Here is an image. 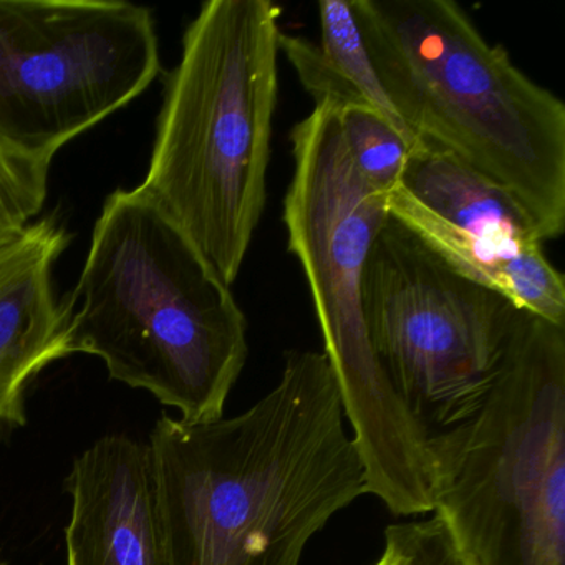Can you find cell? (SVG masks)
Instances as JSON below:
<instances>
[{
	"label": "cell",
	"mask_w": 565,
	"mask_h": 565,
	"mask_svg": "<svg viewBox=\"0 0 565 565\" xmlns=\"http://www.w3.org/2000/svg\"><path fill=\"white\" fill-rule=\"evenodd\" d=\"M147 446L168 565H299L307 542L366 494L322 352H287L279 383L234 418L164 415Z\"/></svg>",
	"instance_id": "cell-1"
},
{
	"label": "cell",
	"mask_w": 565,
	"mask_h": 565,
	"mask_svg": "<svg viewBox=\"0 0 565 565\" xmlns=\"http://www.w3.org/2000/svg\"><path fill=\"white\" fill-rule=\"evenodd\" d=\"M67 352L104 360L191 425L224 418L249 355L246 313L186 236L135 191L107 198L71 297Z\"/></svg>",
	"instance_id": "cell-2"
},
{
	"label": "cell",
	"mask_w": 565,
	"mask_h": 565,
	"mask_svg": "<svg viewBox=\"0 0 565 565\" xmlns=\"http://www.w3.org/2000/svg\"><path fill=\"white\" fill-rule=\"evenodd\" d=\"M279 18L270 0L201 6L167 77L147 178L134 190L230 287L266 207Z\"/></svg>",
	"instance_id": "cell-3"
},
{
	"label": "cell",
	"mask_w": 565,
	"mask_h": 565,
	"mask_svg": "<svg viewBox=\"0 0 565 565\" xmlns=\"http://www.w3.org/2000/svg\"><path fill=\"white\" fill-rule=\"evenodd\" d=\"M380 81L422 143L494 184L542 243L565 231V105L452 0H353Z\"/></svg>",
	"instance_id": "cell-4"
},
{
	"label": "cell",
	"mask_w": 565,
	"mask_h": 565,
	"mask_svg": "<svg viewBox=\"0 0 565 565\" xmlns=\"http://www.w3.org/2000/svg\"><path fill=\"white\" fill-rule=\"evenodd\" d=\"M294 171L284 196L289 253L299 260L365 471L366 494L395 515L435 511L433 433L409 412L380 365L363 313V276L388 194L353 164L339 107L317 102L290 130Z\"/></svg>",
	"instance_id": "cell-5"
},
{
	"label": "cell",
	"mask_w": 565,
	"mask_h": 565,
	"mask_svg": "<svg viewBox=\"0 0 565 565\" xmlns=\"http://www.w3.org/2000/svg\"><path fill=\"white\" fill-rule=\"evenodd\" d=\"M431 448L469 564L565 565V326L525 312L481 408Z\"/></svg>",
	"instance_id": "cell-6"
},
{
	"label": "cell",
	"mask_w": 565,
	"mask_h": 565,
	"mask_svg": "<svg viewBox=\"0 0 565 565\" xmlns=\"http://www.w3.org/2000/svg\"><path fill=\"white\" fill-rule=\"evenodd\" d=\"M363 313L390 382L436 433L481 408L525 312L388 217L366 259Z\"/></svg>",
	"instance_id": "cell-7"
},
{
	"label": "cell",
	"mask_w": 565,
	"mask_h": 565,
	"mask_svg": "<svg viewBox=\"0 0 565 565\" xmlns=\"http://www.w3.org/2000/svg\"><path fill=\"white\" fill-rule=\"evenodd\" d=\"M150 9L121 0H0V148L51 168L160 74Z\"/></svg>",
	"instance_id": "cell-8"
},
{
	"label": "cell",
	"mask_w": 565,
	"mask_h": 565,
	"mask_svg": "<svg viewBox=\"0 0 565 565\" xmlns=\"http://www.w3.org/2000/svg\"><path fill=\"white\" fill-rule=\"evenodd\" d=\"M390 217L462 276L565 326V279L524 211L471 168L423 143L409 154Z\"/></svg>",
	"instance_id": "cell-9"
},
{
	"label": "cell",
	"mask_w": 565,
	"mask_h": 565,
	"mask_svg": "<svg viewBox=\"0 0 565 565\" xmlns=\"http://www.w3.org/2000/svg\"><path fill=\"white\" fill-rule=\"evenodd\" d=\"M67 565H168L148 446L98 439L67 479Z\"/></svg>",
	"instance_id": "cell-10"
},
{
	"label": "cell",
	"mask_w": 565,
	"mask_h": 565,
	"mask_svg": "<svg viewBox=\"0 0 565 565\" xmlns=\"http://www.w3.org/2000/svg\"><path fill=\"white\" fill-rule=\"evenodd\" d=\"M71 243L54 216L29 224L0 246V425H25L24 392L49 363L68 356L67 297L52 270Z\"/></svg>",
	"instance_id": "cell-11"
},
{
	"label": "cell",
	"mask_w": 565,
	"mask_h": 565,
	"mask_svg": "<svg viewBox=\"0 0 565 565\" xmlns=\"http://www.w3.org/2000/svg\"><path fill=\"white\" fill-rule=\"evenodd\" d=\"M320 41L280 32L279 49L289 58L300 84L317 102H332L339 108L360 107L380 117L405 135L415 148L422 141L406 127L390 102L370 57L353 0H320Z\"/></svg>",
	"instance_id": "cell-12"
},
{
	"label": "cell",
	"mask_w": 565,
	"mask_h": 565,
	"mask_svg": "<svg viewBox=\"0 0 565 565\" xmlns=\"http://www.w3.org/2000/svg\"><path fill=\"white\" fill-rule=\"evenodd\" d=\"M339 125L360 177L383 194L398 188L416 150L405 135L369 108H339Z\"/></svg>",
	"instance_id": "cell-13"
},
{
	"label": "cell",
	"mask_w": 565,
	"mask_h": 565,
	"mask_svg": "<svg viewBox=\"0 0 565 565\" xmlns=\"http://www.w3.org/2000/svg\"><path fill=\"white\" fill-rule=\"evenodd\" d=\"M49 168L0 148V246L11 243L44 207Z\"/></svg>",
	"instance_id": "cell-14"
},
{
	"label": "cell",
	"mask_w": 565,
	"mask_h": 565,
	"mask_svg": "<svg viewBox=\"0 0 565 565\" xmlns=\"http://www.w3.org/2000/svg\"><path fill=\"white\" fill-rule=\"evenodd\" d=\"M385 551L392 555L393 565H471L438 514L386 527Z\"/></svg>",
	"instance_id": "cell-15"
},
{
	"label": "cell",
	"mask_w": 565,
	"mask_h": 565,
	"mask_svg": "<svg viewBox=\"0 0 565 565\" xmlns=\"http://www.w3.org/2000/svg\"><path fill=\"white\" fill-rule=\"evenodd\" d=\"M375 565H393V558L388 551H383L382 557L379 558Z\"/></svg>",
	"instance_id": "cell-16"
}]
</instances>
